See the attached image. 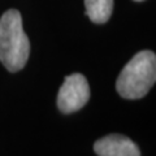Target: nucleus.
Returning <instances> with one entry per match:
<instances>
[{"mask_svg":"<svg viewBox=\"0 0 156 156\" xmlns=\"http://www.w3.org/2000/svg\"><path fill=\"white\" fill-rule=\"evenodd\" d=\"M30 43L23 31L21 13L9 9L0 18V61L9 72H18L26 65Z\"/></svg>","mask_w":156,"mask_h":156,"instance_id":"nucleus-1","label":"nucleus"},{"mask_svg":"<svg viewBox=\"0 0 156 156\" xmlns=\"http://www.w3.org/2000/svg\"><path fill=\"white\" fill-rule=\"evenodd\" d=\"M155 81V53L151 51H140L121 70L116 82V89L125 99H140L147 95Z\"/></svg>","mask_w":156,"mask_h":156,"instance_id":"nucleus-2","label":"nucleus"},{"mask_svg":"<svg viewBox=\"0 0 156 156\" xmlns=\"http://www.w3.org/2000/svg\"><path fill=\"white\" fill-rule=\"evenodd\" d=\"M90 99L89 82L81 73L66 76L57 94V107L62 113H73L83 108Z\"/></svg>","mask_w":156,"mask_h":156,"instance_id":"nucleus-3","label":"nucleus"},{"mask_svg":"<svg viewBox=\"0 0 156 156\" xmlns=\"http://www.w3.org/2000/svg\"><path fill=\"white\" fill-rule=\"evenodd\" d=\"M94 151L99 156H140L139 147L125 135L109 134L98 139Z\"/></svg>","mask_w":156,"mask_h":156,"instance_id":"nucleus-4","label":"nucleus"},{"mask_svg":"<svg viewBox=\"0 0 156 156\" xmlns=\"http://www.w3.org/2000/svg\"><path fill=\"white\" fill-rule=\"evenodd\" d=\"M86 14L94 23H105L112 16L113 0H85Z\"/></svg>","mask_w":156,"mask_h":156,"instance_id":"nucleus-5","label":"nucleus"},{"mask_svg":"<svg viewBox=\"0 0 156 156\" xmlns=\"http://www.w3.org/2000/svg\"><path fill=\"white\" fill-rule=\"evenodd\" d=\"M135 2H142V0H135Z\"/></svg>","mask_w":156,"mask_h":156,"instance_id":"nucleus-6","label":"nucleus"}]
</instances>
